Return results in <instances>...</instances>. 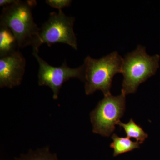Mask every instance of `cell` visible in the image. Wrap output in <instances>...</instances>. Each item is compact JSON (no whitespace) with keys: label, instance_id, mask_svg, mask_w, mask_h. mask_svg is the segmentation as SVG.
<instances>
[{"label":"cell","instance_id":"obj_1","mask_svg":"<svg viewBox=\"0 0 160 160\" xmlns=\"http://www.w3.org/2000/svg\"><path fill=\"white\" fill-rule=\"evenodd\" d=\"M37 5L35 1H21L3 7L0 16V26L11 30L17 41L19 48L32 46L33 51L38 52L42 46L40 28L35 22L32 9Z\"/></svg>","mask_w":160,"mask_h":160},{"label":"cell","instance_id":"obj_2","mask_svg":"<svg viewBox=\"0 0 160 160\" xmlns=\"http://www.w3.org/2000/svg\"><path fill=\"white\" fill-rule=\"evenodd\" d=\"M123 58L117 51L96 59L86 57L84 60L85 92L87 95L101 90L104 96L110 94L112 79L116 74L121 73Z\"/></svg>","mask_w":160,"mask_h":160},{"label":"cell","instance_id":"obj_3","mask_svg":"<svg viewBox=\"0 0 160 160\" xmlns=\"http://www.w3.org/2000/svg\"><path fill=\"white\" fill-rule=\"evenodd\" d=\"M160 60L159 55H149L146 47L142 45L129 52L123 59L122 91L126 95L135 93L141 83L155 74L159 68Z\"/></svg>","mask_w":160,"mask_h":160},{"label":"cell","instance_id":"obj_4","mask_svg":"<svg viewBox=\"0 0 160 160\" xmlns=\"http://www.w3.org/2000/svg\"><path fill=\"white\" fill-rule=\"evenodd\" d=\"M126 95L122 91L117 96H105L90 113L92 131L104 137L110 136L126 109Z\"/></svg>","mask_w":160,"mask_h":160},{"label":"cell","instance_id":"obj_5","mask_svg":"<svg viewBox=\"0 0 160 160\" xmlns=\"http://www.w3.org/2000/svg\"><path fill=\"white\" fill-rule=\"evenodd\" d=\"M75 21L74 17L66 15L62 10L51 12L40 28L41 45L45 43L50 46L55 43H64L78 50L77 39L73 29Z\"/></svg>","mask_w":160,"mask_h":160},{"label":"cell","instance_id":"obj_6","mask_svg":"<svg viewBox=\"0 0 160 160\" xmlns=\"http://www.w3.org/2000/svg\"><path fill=\"white\" fill-rule=\"evenodd\" d=\"M32 55L39 66L38 73V85L49 86L53 92V99H58L60 89L66 81L73 78H77L85 81L84 64L78 68H71L68 66L65 61L62 66L55 67L44 61L37 52L33 51Z\"/></svg>","mask_w":160,"mask_h":160},{"label":"cell","instance_id":"obj_7","mask_svg":"<svg viewBox=\"0 0 160 160\" xmlns=\"http://www.w3.org/2000/svg\"><path fill=\"white\" fill-rule=\"evenodd\" d=\"M26 59L19 50L0 57V87L12 89L22 81Z\"/></svg>","mask_w":160,"mask_h":160},{"label":"cell","instance_id":"obj_8","mask_svg":"<svg viewBox=\"0 0 160 160\" xmlns=\"http://www.w3.org/2000/svg\"><path fill=\"white\" fill-rule=\"evenodd\" d=\"M19 50L17 41L10 29L0 26V57Z\"/></svg>","mask_w":160,"mask_h":160},{"label":"cell","instance_id":"obj_9","mask_svg":"<svg viewBox=\"0 0 160 160\" xmlns=\"http://www.w3.org/2000/svg\"><path fill=\"white\" fill-rule=\"evenodd\" d=\"M113 142L110 144V147L114 150L113 156L126 153L128 152L139 148V142H133L129 138L120 137L117 135L113 134L112 136Z\"/></svg>","mask_w":160,"mask_h":160},{"label":"cell","instance_id":"obj_10","mask_svg":"<svg viewBox=\"0 0 160 160\" xmlns=\"http://www.w3.org/2000/svg\"><path fill=\"white\" fill-rule=\"evenodd\" d=\"M15 160H59L56 153H52L49 147L31 150L27 153L20 155Z\"/></svg>","mask_w":160,"mask_h":160},{"label":"cell","instance_id":"obj_11","mask_svg":"<svg viewBox=\"0 0 160 160\" xmlns=\"http://www.w3.org/2000/svg\"><path fill=\"white\" fill-rule=\"evenodd\" d=\"M117 125L124 129L127 137L135 139L140 144L144 142L146 139L148 138V134L145 132L141 126L135 122L132 119L127 123H123L119 121Z\"/></svg>","mask_w":160,"mask_h":160},{"label":"cell","instance_id":"obj_12","mask_svg":"<svg viewBox=\"0 0 160 160\" xmlns=\"http://www.w3.org/2000/svg\"><path fill=\"white\" fill-rule=\"evenodd\" d=\"M46 2L50 7L56 8L59 10L63 8L69 7L71 5L72 1L71 0H47Z\"/></svg>","mask_w":160,"mask_h":160},{"label":"cell","instance_id":"obj_13","mask_svg":"<svg viewBox=\"0 0 160 160\" xmlns=\"http://www.w3.org/2000/svg\"><path fill=\"white\" fill-rule=\"evenodd\" d=\"M17 2V0H1L0 1V6L6 7L14 4Z\"/></svg>","mask_w":160,"mask_h":160}]
</instances>
